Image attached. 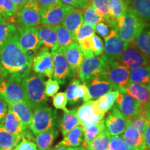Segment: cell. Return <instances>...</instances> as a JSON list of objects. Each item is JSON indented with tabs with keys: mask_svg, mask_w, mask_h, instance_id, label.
Here are the masks:
<instances>
[{
	"mask_svg": "<svg viewBox=\"0 0 150 150\" xmlns=\"http://www.w3.org/2000/svg\"><path fill=\"white\" fill-rule=\"evenodd\" d=\"M61 1L65 5L70 6L79 10H84L88 6L83 0H61Z\"/></svg>",
	"mask_w": 150,
	"mask_h": 150,
	"instance_id": "f907efd6",
	"label": "cell"
},
{
	"mask_svg": "<svg viewBox=\"0 0 150 150\" xmlns=\"http://www.w3.org/2000/svg\"><path fill=\"white\" fill-rule=\"evenodd\" d=\"M133 42L140 52L150 58V23L144 24Z\"/></svg>",
	"mask_w": 150,
	"mask_h": 150,
	"instance_id": "83f0119b",
	"label": "cell"
},
{
	"mask_svg": "<svg viewBox=\"0 0 150 150\" xmlns=\"http://www.w3.org/2000/svg\"><path fill=\"white\" fill-rule=\"evenodd\" d=\"M31 70L35 73L49 79L53 77V56L50 49L43 47L37 52L33 58Z\"/></svg>",
	"mask_w": 150,
	"mask_h": 150,
	"instance_id": "30bf717a",
	"label": "cell"
},
{
	"mask_svg": "<svg viewBox=\"0 0 150 150\" xmlns=\"http://www.w3.org/2000/svg\"><path fill=\"white\" fill-rule=\"evenodd\" d=\"M50 150H86L84 149L83 147H63V146H61V147H55L52 148Z\"/></svg>",
	"mask_w": 150,
	"mask_h": 150,
	"instance_id": "9f6ffc18",
	"label": "cell"
},
{
	"mask_svg": "<svg viewBox=\"0 0 150 150\" xmlns=\"http://www.w3.org/2000/svg\"><path fill=\"white\" fill-rule=\"evenodd\" d=\"M65 55L72 76H77L84 59V54L79 45L74 42L65 48Z\"/></svg>",
	"mask_w": 150,
	"mask_h": 150,
	"instance_id": "d6986e66",
	"label": "cell"
},
{
	"mask_svg": "<svg viewBox=\"0 0 150 150\" xmlns=\"http://www.w3.org/2000/svg\"><path fill=\"white\" fill-rule=\"evenodd\" d=\"M31 65L32 61L19 46L16 32L0 48V72L4 79L21 83Z\"/></svg>",
	"mask_w": 150,
	"mask_h": 150,
	"instance_id": "6da1fadb",
	"label": "cell"
},
{
	"mask_svg": "<svg viewBox=\"0 0 150 150\" xmlns=\"http://www.w3.org/2000/svg\"><path fill=\"white\" fill-rule=\"evenodd\" d=\"M79 45L82 51H92L95 56L102 55L104 52V42L102 38L96 34H93L91 38L86 39Z\"/></svg>",
	"mask_w": 150,
	"mask_h": 150,
	"instance_id": "f546056e",
	"label": "cell"
},
{
	"mask_svg": "<svg viewBox=\"0 0 150 150\" xmlns=\"http://www.w3.org/2000/svg\"><path fill=\"white\" fill-rule=\"evenodd\" d=\"M104 122L106 129L111 136L122 134L130 124V121L124 117L119 110L113 106L108 112Z\"/></svg>",
	"mask_w": 150,
	"mask_h": 150,
	"instance_id": "ac0fdd59",
	"label": "cell"
},
{
	"mask_svg": "<svg viewBox=\"0 0 150 150\" xmlns=\"http://www.w3.org/2000/svg\"><path fill=\"white\" fill-rule=\"evenodd\" d=\"M147 88H149V91H150V80H149V83H148V84H147Z\"/></svg>",
	"mask_w": 150,
	"mask_h": 150,
	"instance_id": "be15d7a7",
	"label": "cell"
},
{
	"mask_svg": "<svg viewBox=\"0 0 150 150\" xmlns=\"http://www.w3.org/2000/svg\"><path fill=\"white\" fill-rule=\"evenodd\" d=\"M59 135V131L55 129L44 131L35 136V143L38 150H50L54 140Z\"/></svg>",
	"mask_w": 150,
	"mask_h": 150,
	"instance_id": "f1b7e54d",
	"label": "cell"
},
{
	"mask_svg": "<svg viewBox=\"0 0 150 150\" xmlns=\"http://www.w3.org/2000/svg\"><path fill=\"white\" fill-rule=\"evenodd\" d=\"M17 22L22 27H33L40 24V7L38 1H28L19 9Z\"/></svg>",
	"mask_w": 150,
	"mask_h": 150,
	"instance_id": "4fadbf2b",
	"label": "cell"
},
{
	"mask_svg": "<svg viewBox=\"0 0 150 150\" xmlns=\"http://www.w3.org/2000/svg\"><path fill=\"white\" fill-rule=\"evenodd\" d=\"M145 150H150V148H147H147H146Z\"/></svg>",
	"mask_w": 150,
	"mask_h": 150,
	"instance_id": "03108f58",
	"label": "cell"
},
{
	"mask_svg": "<svg viewBox=\"0 0 150 150\" xmlns=\"http://www.w3.org/2000/svg\"><path fill=\"white\" fill-rule=\"evenodd\" d=\"M129 71L150 64V58L138 50L134 42L129 43L126 50L117 60Z\"/></svg>",
	"mask_w": 150,
	"mask_h": 150,
	"instance_id": "ba28073f",
	"label": "cell"
},
{
	"mask_svg": "<svg viewBox=\"0 0 150 150\" xmlns=\"http://www.w3.org/2000/svg\"><path fill=\"white\" fill-rule=\"evenodd\" d=\"M76 113L80 125L83 127H89L100 122L104 120L105 115L97 106L96 100H90L84 102L77 108Z\"/></svg>",
	"mask_w": 150,
	"mask_h": 150,
	"instance_id": "9c48e42d",
	"label": "cell"
},
{
	"mask_svg": "<svg viewBox=\"0 0 150 150\" xmlns=\"http://www.w3.org/2000/svg\"><path fill=\"white\" fill-rule=\"evenodd\" d=\"M45 83L43 76L31 71L22 79L21 86L24 94V102L32 110L44 106L47 102V97L45 93Z\"/></svg>",
	"mask_w": 150,
	"mask_h": 150,
	"instance_id": "7a4b0ae2",
	"label": "cell"
},
{
	"mask_svg": "<svg viewBox=\"0 0 150 150\" xmlns=\"http://www.w3.org/2000/svg\"><path fill=\"white\" fill-rule=\"evenodd\" d=\"M104 68L99 74L115 86L117 91H125L129 82V71L117 61L104 59Z\"/></svg>",
	"mask_w": 150,
	"mask_h": 150,
	"instance_id": "277c9868",
	"label": "cell"
},
{
	"mask_svg": "<svg viewBox=\"0 0 150 150\" xmlns=\"http://www.w3.org/2000/svg\"><path fill=\"white\" fill-rule=\"evenodd\" d=\"M80 81L77 79H73L65 91L67 102L70 105H74L79 102L78 97V86Z\"/></svg>",
	"mask_w": 150,
	"mask_h": 150,
	"instance_id": "b9f144b4",
	"label": "cell"
},
{
	"mask_svg": "<svg viewBox=\"0 0 150 150\" xmlns=\"http://www.w3.org/2000/svg\"><path fill=\"white\" fill-rule=\"evenodd\" d=\"M54 27L56 33V36H57L59 47L65 48L75 42L72 35L62 24L54 26Z\"/></svg>",
	"mask_w": 150,
	"mask_h": 150,
	"instance_id": "8d00e7d4",
	"label": "cell"
},
{
	"mask_svg": "<svg viewBox=\"0 0 150 150\" xmlns=\"http://www.w3.org/2000/svg\"><path fill=\"white\" fill-rule=\"evenodd\" d=\"M76 111L77 108L63 110V115L60 122V129L63 136H66L72 129L80 125Z\"/></svg>",
	"mask_w": 150,
	"mask_h": 150,
	"instance_id": "4316f807",
	"label": "cell"
},
{
	"mask_svg": "<svg viewBox=\"0 0 150 150\" xmlns=\"http://www.w3.org/2000/svg\"><path fill=\"white\" fill-rule=\"evenodd\" d=\"M18 11V7L11 0H0V15L8 20Z\"/></svg>",
	"mask_w": 150,
	"mask_h": 150,
	"instance_id": "60d3db41",
	"label": "cell"
},
{
	"mask_svg": "<svg viewBox=\"0 0 150 150\" xmlns=\"http://www.w3.org/2000/svg\"><path fill=\"white\" fill-rule=\"evenodd\" d=\"M0 97H2L8 104L25 101L21 83L6 79L0 86Z\"/></svg>",
	"mask_w": 150,
	"mask_h": 150,
	"instance_id": "e0dca14e",
	"label": "cell"
},
{
	"mask_svg": "<svg viewBox=\"0 0 150 150\" xmlns=\"http://www.w3.org/2000/svg\"><path fill=\"white\" fill-rule=\"evenodd\" d=\"M7 20L3 18L2 16L0 15V24H6V23Z\"/></svg>",
	"mask_w": 150,
	"mask_h": 150,
	"instance_id": "680465c9",
	"label": "cell"
},
{
	"mask_svg": "<svg viewBox=\"0 0 150 150\" xmlns=\"http://www.w3.org/2000/svg\"><path fill=\"white\" fill-rule=\"evenodd\" d=\"M17 28L12 24H0V48L16 32Z\"/></svg>",
	"mask_w": 150,
	"mask_h": 150,
	"instance_id": "ee69618b",
	"label": "cell"
},
{
	"mask_svg": "<svg viewBox=\"0 0 150 150\" xmlns=\"http://www.w3.org/2000/svg\"><path fill=\"white\" fill-rule=\"evenodd\" d=\"M61 2V0H38V3L40 6V9L49 8Z\"/></svg>",
	"mask_w": 150,
	"mask_h": 150,
	"instance_id": "f5cc1de1",
	"label": "cell"
},
{
	"mask_svg": "<svg viewBox=\"0 0 150 150\" xmlns=\"http://www.w3.org/2000/svg\"><path fill=\"white\" fill-rule=\"evenodd\" d=\"M0 150H1V149H0Z\"/></svg>",
	"mask_w": 150,
	"mask_h": 150,
	"instance_id": "003e7915",
	"label": "cell"
},
{
	"mask_svg": "<svg viewBox=\"0 0 150 150\" xmlns=\"http://www.w3.org/2000/svg\"><path fill=\"white\" fill-rule=\"evenodd\" d=\"M104 40V52L102 56L106 61H117L129 45L120 39L115 29H110V33Z\"/></svg>",
	"mask_w": 150,
	"mask_h": 150,
	"instance_id": "7c38bea8",
	"label": "cell"
},
{
	"mask_svg": "<svg viewBox=\"0 0 150 150\" xmlns=\"http://www.w3.org/2000/svg\"><path fill=\"white\" fill-rule=\"evenodd\" d=\"M117 94L118 91H110L96 99L97 106L99 110L104 114L109 111V110L111 109L115 104Z\"/></svg>",
	"mask_w": 150,
	"mask_h": 150,
	"instance_id": "d590c367",
	"label": "cell"
},
{
	"mask_svg": "<svg viewBox=\"0 0 150 150\" xmlns=\"http://www.w3.org/2000/svg\"><path fill=\"white\" fill-rule=\"evenodd\" d=\"M122 136L127 143L134 150H145L147 147L143 134L133 127H127Z\"/></svg>",
	"mask_w": 150,
	"mask_h": 150,
	"instance_id": "cb8c5ba5",
	"label": "cell"
},
{
	"mask_svg": "<svg viewBox=\"0 0 150 150\" xmlns=\"http://www.w3.org/2000/svg\"><path fill=\"white\" fill-rule=\"evenodd\" d=\"M20 140L21 139L11 134L5 129L2 124L0 123V149H14Z\"/></svg>",
	"mask_w": 150,
	"mask_h": 150,
	"instance_id": "836d02e7",
	"label": "cell"
},
{
	"mask_svg": "<svg viewBox=\"0 0 150 150\" xmlns=\"http://www.w3.org/2000/svg\"><path fill=\"white\" fill-rule=\"evenodd\" d=\"M56 112L52 108L41 106L34 109L33 119L29 129L35 136L44 131L54 129Z\"/></svg>",
	"mask_w": 150,
	"mask_h": 150,
	"instance_id": "5b68a950",
	"label": "cell"
},
{
	"mask_svg": "<svg viewBox=\"0 0 150 150\" xmlns=\"http://www.w3.org/2000/svg\"><path fill=\"white\" fill-rule=\"evenodd\" d=\"M110 29H111L109 27L107 23L104 21L99 22L95 27V31H96V33L104 38H106L108 36L110 33Z\"/></svg>",
	"mask_w": 150,
	"mask_h": 150,
	"instance_id": "681fc988",
	"label": "cell"
},
{
	"mask_svg": "<svg viewBox=\"0 0 150 150\" xmlns=\"http://www.w3.org/2000/svg\"><path fill=\"white\" fill-rule=\"evenodd\" d=\"M88 95V88L87 86L84 83H79L78 86V97L79 100L83 102Z\"/></svg>",
	"mask_w": 150,
	"mask_h": 150,
	"instance_id": "db71d44e",
	"label": "cell"
},
{
	"mask_svg": "<svg viewBox=\"0 0 150 150\" xmlns=\"http://www.w3.org/2000/svg\"><path fill=\"white\" fill-rule=\"evenodd\" d=\"M86 85L88 88V95L83 102L97 99L108 92L117 91L115 86L100 74L88 82Z\"/></svg>",
	"mask_w": 150,
	"mask_h": 150,
	"instance_id": "2e32d148",
	"label": "cell"
},
{
	"mask_svg": "<svg viewBox=\"0 0 150 150\" xmlns=\"http://www.w3.org/2000/svg\"><path fill=\"white\" fill-rule=\"evenodd\" d=\"M83 140V127L81 125L72 129L68 132L64 138L59 142L56 146V147H78L81 145Z\"/></svg>",
	"mask_w": 150,
	"mask_h": 150,
	"instance_id": "484cf974",
	"label": "cell"
},
{
	"mask_svg": "<svg viewBox=\"0 0 150 150\" xmlns=\"http://www.w3.org/2000/svg\"><path fill=\"white\" fill-rule=\"evenodd\" d=\"M144 139H145L146 147L150 148V118L147 120L146 126L143 132Z\"/></svg>",
	"mask_w": 150,
	"mask_h": 150,
	"instance_id": "11a10c76",
	"label": "cell"
},
{
	"mask_svg": "<svg viewBox=\"0 0 150 150\" xmlns=\"http://www.w3.org/2000/svg\"><path fill=\"white\" fill-rule=\"evenodd\" d=\"M150 80V64L138 67L129 72V83H136L147 86Z\"/></svg>",
	"mask_w": 150,
	"mask_h": 150,
	"instance_id": "d6a6232c",
	"label": "cell"
},
{
	"mask_svg": "<svg viewBox=\"0 0 150 150\" xmlns=\"http://www.w3.org/2000/svg\"><path fill=\"white\" fill-rule=\"evenodd\" d=\"M83 1H85L86 3H87L89 5V4H90V3L91 2V1H92V0H83Z\"/></svg>",
	"mask_w": 150,
	"mask_h": 150,
	"instance_id": "94428289",
	"label": "cell"
},
{
	"mask_svg": "<svg viewBox=\"0 0 150 150\" xmlns=\"http://www.w3.org/2000/svg\"><path fill=\"white\" fill-rule=\"evenodd\" d=\"M83 23V11L72 7L65 16L62 25L70 31L72 36H74L76 30Z\"/></svg>",
	"mask_w": 150,
	"mask_h": 150,
	"instance_id": "7402d4cb",
	"label": "cell"
},
{
	"mask_svg": "<svg viewBox=\"0 0 150 150\" xmlns=\"http://www.w3.org/2000/svg\"><path fill=\"white\" fill-rule=\"evenodd\" d=\"M128 6L144 22H150V0H127Z\"/></svg>",
	"mask_w": 150,
	"mask_h": 150,
	"instance_id": "4dcf8cb0",
	"label": "cell"
},
{
	"mask_svg": "<svg viewBox=\"0 0 150 150\" xmlns=\"http://www.w3.org/2000/svg\"><path fill=\"white\" fill-rule=\"evenodd\" d=\"M106 129L104 120L89 127H83V140L81 145L87 144L98 136Z\"/></svg>",
	"mask_w": 150,
	"mask_h": 150,
	"instance_id": "e575fe53",
	"label": "cell"
},
{
	"mask_svg": "<svg viewBox=\"0 0 150 150\" xmlns=\"http://www.w3.org/2000/svg\"><path fill=\"white\" fill-rule=\"evenodd\" d=\"M60 89L59 83L55 79H49L45 83V93L46 96L51 97H54Z\"/></svg>",
	"mask_w": 150,
	"mask_h": 150,
	"instance_id": "bcb514c9",
	"label": "cell"
},
{
	"mask_svg": "<svg viewBox=\"0 0 150 150\" xmlns=\"http://www.w3.org/2000/svg\"><path fill=\"white\" fill-rule=\"evenodd\" d=\"M27 1H38V0H27Z\"/></svg>",
	"mask_w": 150,
	"mask_h": 150,
	"instance_id": "e7e4bbea",
	"label": "cell"
},
{
	"mask_svg": "<svg viewBox=\"0 0 150 150\" xmlns=\"http://www.w3.org/2000/svg\"><path fill=\"white\" fill-rule=\"evenodd\" d=\"M110 14L115 19L124 16L128 9L127 0H108Z\"/></svg>",
	"mask_w": 150,
	"mask_h": 150,
	"instance_id": "f35d334b",
	"label": "cell"
},
{
	"mask_svg": "<svg viewBox=\"0 0 150 150\" xmlns=\"http://www.w3.org/2000/svg\"><path fill=\"white\" fill-rule=\"evenodd\" d=\"M54 61L53 77L59 84H64L68 78L72 76L65 55V48L59 47L52 52Z\"/></svg>",
	"mask_w": 150,
	"mask_h": 150,
	"instance_id": "9a60e30c",
	"label": "cell"
},
{
	"mask_svg": "<svg viewBox=\"0 0 150 150\" xmlns=\"http://www.w3.org/2000/svg\"><path fill=\"white\" fill-rule=\"evenodd\" d=\"M72 7L61 2L49 8L40 9V24L42 25H59L62 24L65 16Z\"/></svg>",
	"mask_w": 150,
	"mask_h": 150,
	"instance_id": "5bb4252c",
	"label": "cell"
},
{
	"mask_svg": "<svg viewBox=\"0 0 150 150\" xmlns=\"http://www.w3.org/2000/svg\"><path fill=\"white\" fill-rule=\"evenodd\" d=\"M3 126L11 134L22 139L25 130L19 117L8 107V110L2 122Z\"/></svg>",
	"mask_w": 150,
	"mask_h": 150,
	"instance_id": "d4e9b609",
	"label": "cell"
},
{
	"mask_svg": "<svg viewBox=\"0 0 150 150\" xmlns=\"http://www.w3.org/2000/svg\"><path fill=\"white\" fill-rule=\"evenodd\" d=\"M8 107L20 120L24 130H27L32 121L33 110L24 102L13 103L8 104Z\"/></svg>",
	"mask_w": 150,
	"mask_h": 150,
	"instance_id": "603a6c76",
	"label": "cell"
},
{
	"mask_svg": "<svg viewBox=\"0 0 150 150\" xmlns=\"http://www.w3.org/2000/svg\"><path fill=\"white\" fill-rule=\"evenodd\" d=\"M8 110V104L2 97H0V123L1 124H2Z\"/></svg>",
	"mask_w": 150,
	"mask_h": 150,
	"instance_id": "816d5d0a",
	"label": "cell"
},
{
	"mask_svg": "<svg viewBox=\"0 0 150 150\" xmlns=\"http://www.w3.org/2000/svg\"><path fill=\"white\" fill-rule=\"evenodd\" d=\"M67 103V99L65 93H57L53 97V104L56 109H65Z\"/></svg>",
	"mask_w": 150,
	"mask_h": 150,
	"instance_id": "7dc6e473",
	"label": "cell"
},
{
	"mask_svg": "<svg viewBox=\"0 0 150 150\" xmlns=\"http://www.w3.org/2000/svg\"><path fill=\"white\" fill-rule=\"evenodd\" d=\"M93 34H95V27L83 23L75 33L74 36L75 42L79 44L86 39L91 38Z\"/></svg>",
	"mask_w": 150,
	"mask_h": 150,
	"instance_id": "ab89813d",
	"label": "cell"
},
{
	"mask_svg": "<svg viewBox=\"0 0 150 150\" xmlns=\"http://www.w3.org/2000/svg\"><path fill=\"white\" fill-rule=\"evenodd\" d=\"M125 91L139 102L145 111L150 112V91L147 86L129 83L125 88Z\"/></svg>",
	"mask_w": 150,
	"mask_h": 150,
	"instance_id": "ffe728a7",
	"label": "cell"
},
{
	"mask_svg": "<svg viewBox=\"0 0 150 150\" xmlns=\"http://www.w3.org/2000/svg\"><path fill=\"white\" fill-rule=\"evenodd\" d=\"M108 150H134L123 138L122 136H111Z\"/></svg>",
	"mask_w": 150,
	"mask_h": 150,
	"instance_id": "f6af8a7d",
	"label": "cell"
},
{
	"mask_svg": "<svg viewBox=\"0 0 150 150\" xmlns=\"http://www.w3.org/2000/svg\"><path fill=\"white\" fill-rule=\"evenodd\" d=\"M84 59L80 67L78 77L81 83L86 84L102 72L104 59L102 56L94 55L93 52H83Z\"/></svg>",
	"mask_w": 150,
	"mask_h": 150,
	"instance_id": "8992f818",
	"label": "cell"
},
{
	"mask_svg": "<svg viewBox=\"0 0 150 150\" xmlns=\"http://www.w3.org/2000/svg\"><path fill=\"white\" fill-rule=\"evenodd\" d=\"M145 24L134 10L129 7L125 16L117 19L118 36L122 41L127 44L133 42Z\"/></svg>",
	"mask_w": 150,
	"mask_h": 150,
	"instance_id": "3957f363",
	"label": "cell"
},
{
	"mask_svg": "<svg viewBox=\"0 0 150 150\" xmlns=\"http://www.w3.org/2000/svg\"><path fill=\"white\" fill-rule=\"evenodd\" d=\"M90 4L93 6L94 8L102 15L104 18V21L113 18L110 14L108 0H92Z\"/></svg>",
	"mask_w": 150,
	"mask_h": 150,
	"instance_id": "7bdbcfd3",
	"label": "cell"
},
{
	"mask_svg": "<svg viewBox=\"0 0 150 150\" xmlns=\"http://www.w3.org/2000/svg\"><path fill=\"white\" fill-rule=\"evenodd\" d=\"M111 135L105 129L98 136L87 144L82 145L86 150H108Z\"/></svg>",
	"mask_w": 150,
	"mask_h": 150,
	"instance_id": "1f68e13d",
	"label": "cell"
},
{
	"mask_svg": "<svg viewBox=\"0 0 150 150\" xmlns=\"http://www.w3.org/2000/svg\"><path fill=\"white\" fill-rule=\"evenodd\" d=\"M13 150H38L34 140L28 139L22 137L20 141L16 146Z\"/></svg>",
	"mask_w": 150,
	"mask_h": 150,
	"instance_id": "c3c4849f",
	"label": "cell"
},
{
	"mask_svg": "<svg viewBox=\"0 0 150 150\" xmlns=\"http://www.w3.org/2000/svg\"><path fill=\"white\" fill-rule=\"evenodd\" d=\"M11 1L18 7V10L23 7L28 2L27 0H11Z\"/></svg>",
	"mask_w": 150,
	"mask_h": 150,
	"instance_id": "6f0895ef",
	"label": "cell"
},
{
	"mask_svg": "<svg viewBox=\"0 0 150 150\" xmlns=\"http://www.w3.org/2000/svg\"><path fill=\"white\" fill-rule=\"evenodd\" d=\"M1 150H13V149H10V148H4V149H1Z\"/></svg>",
	"mask_w": 150,
	"mask_h": 150,
	"instance_id": "6125c7cd",
	"label": "cell"
},
{
	"mask_svg": "<svg viewBox=\"0 0 150 150\" xmlns=\"http://www.w3.org/2000/svg\"><path fill=\"white\" fill-rule=\"evenodd\" d=\"M4 76H2V74H1V72H0V86H1V84L2 83V82L4 81Z\"/></svg>",
	"mask_w": 150,
	"mask_h": 150,
	"instance_id": "91938a15",
	"label": "cell"
},
{
	"mask_svg": "<svg viewBox=\"0 0 150 150\" xmlns=\"http://www.w3.org/2000/svg\"><path fill=\"white\" fill-rule=\"evenodd\" d=\"M35 29L42 45L50 49L52 52H54L58 48H59L57 36L54 26L38 25Z\"/></svg>",
	"mask_w": 150,
	"mask_h": 150,
	"instance_id": "44dd1931",
	"label": "cell"
},
{
	"mask_svg": "<svg viewBox=\"0 0 150 150\" xmlns=\"http://www.w3.org/2000/svg\"><path fill=\"white\" fill-rule=\"evenodd\" d=\"M113 107L117 108L124 117L131 122L140 112L142 106L139 102L124 91H118Z\"/></svg>",
	"mask_w": 150,
	"mask_h": 150,
	"instance_id": "8fae6325",
	"label": "cell"
},
{
	"mask_svg": "<svg viewBox=\"0 0 150 150\" xmlns=\"http://www.w3.org/2000/svg\"><path fill=\"white\" fill-rule=\"evenodd\" d=\"M16 37L19 46L31 61L41 48L42 42L39 39L34 27H22L17 29Z\"/></svg>",
	"mask_w": 150,
	"mask_h": 150,
	"instance_id": "52a82bcc",
	"label": "cell"
},
{
	"mask_svg": "<svg viewBox=\"0 0 150 150\" xmlns=\"http://www.w3.org/2000/svg\"><path fill=\"white\" fill-rule=\"evenodd\" d=\"M83 21L86 24L95 27L99 22L104 21V17L91 4H89L83 12Z\"/></svg>",
	"mask_w": 150,
	"mask_h": 150,
	"instance_id": "74e56055",
	"label": "cell"
}]
</instances>
